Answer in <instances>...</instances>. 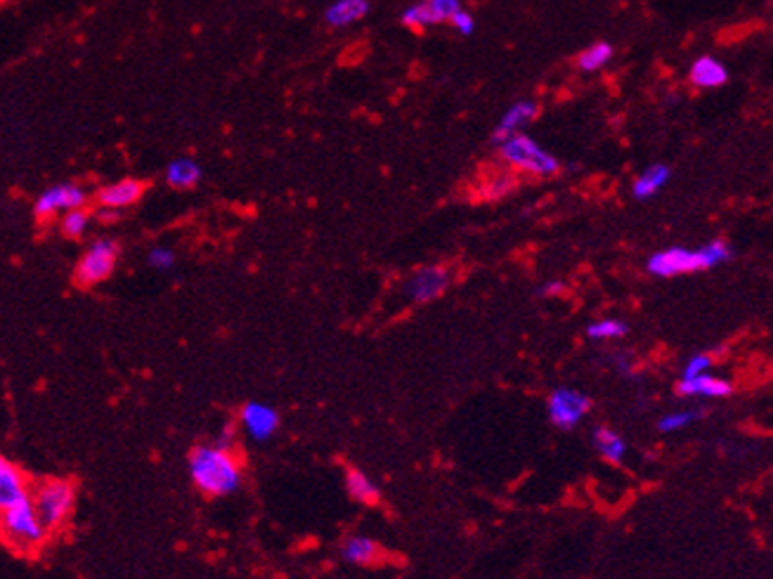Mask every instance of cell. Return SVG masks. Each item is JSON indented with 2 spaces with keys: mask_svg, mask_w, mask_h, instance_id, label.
<instances>
[{
  "mask_svg": "<svg viewBox=\"0 0 773 579\" xmlns=\"http://www.w3.org/2000/svg\"><path fill=\"white\" fill-rule=\"evenodd\" d=\"M187 471L192 485L211 499L235 494L244 480L242 459L235 450L221 448L216 442H204L192 450L187 457Z\"/></svg>",
  "mask_w": 773,
  "mask_h": 579,
  "instance_id": "cell-1",
  "label": "cell"
},
{
  "mask_svg": "<svg viewBox=\"0 0 773 579\" xmlns=\"http://www.w3.org/2000/svg\"><path fill=\"white\" fill-rule=\"evenodd\" d=\"M731 248L726 242L714 239L701 248H684L672 246L665 251H658L648 258V273L653 277H682L691 273H703V269H712L726 261H731Z\"/></svg>",
  "mask_w": 773,
  "mask_h": 579,
  "instance_id": "cell-2",
  "label": "cell"
},
{
  "mask_svg": "<svg viewBox=\"0 0 773 579\" xmlns=\"http://www.w3.org/2000/svg\"><path fill=\"white\" fill-rule=\"evenodd\" d=\"M50 532L38 518L31 494L19 499L10 509L0 511V542H6L19 556H33L48 542Z\"/></svg>",
  "mask_w": 773,
  "mask_h": 579,
  "instance_id": "cell-3",
  "label": "cell"
},
{
  "mask_svg": "<svg viewBox=\"0 0 773 579\" xmlns=\"http://www.w3.org/2000/svg\"><path fill=\"white\" fill-rule=\"evenodd\" d=\"M79 499V488L71 478H43L31 485V504L50 534L69 526Z\"/></svg>",
  "mask_w": 773,
  "mask_h": 579,
  "instance_id": "cell-4",
  "label": "cell"
},
{
  "mask_svg": "<svg viewBox=\"0 0 773 579\" xmlns=\"http://www.w3.org/2000/svg\"><path fill=\"white\" fill-rule=\"evenodd\" d=\"M497 149L501 154V159H505L509 166H513L518 170H528V173H532V176L551 178L560 170L558 159L539 147L526 133L511 135V138H507Z\"/></svg>",
  "mask_w": 773,
  "mask_h": 579,
  "instance_id": "cell-5",
  "label": "cell"
},
{
  "mask_svg": "<svg viewBox=\"0 0 773 579\" xmlns=\"http://www.w3.org/2000/svg\"><path fill=\"white\" fill-rule=\"evenodd\" d=\"M119 256H121L119 242H114L109 237L95 239L84 251V256L79 258V263H76L74 282L79 284V286H84V288L98 286V284L107 282L114 275L116 265H119Z\"/></svg>",
  "mask_w": 773,
  "mask_h": 579,
  "instance_id": "cell-6",
  "label": "cell"
},
{
  "mask_svg": "<svg viewBox=\"0 0 773 579\" xmlns=\"http://www.w3.org/2000/svg\"><path fill=\"white\" fill-rule=\"evenodd\" d=\"M88 202H90V195H88V189L84 185H79V183H57V185H50L48 189H43L41 195L36 197L33 216L41 223H48L52 218H60L62 214H67V210H71V208L88 206Z\"/></svg>",
  "mask_w": 773,
  "mask_h": 579,
  "instance_id": "cell-7",
  "label": "cell"
},
{
  "mask_svg": "<svg viewBox=\"0 0 773 579\" xmlns=\"http://www.w3.org/2000/svg\"><path fill=\"white\" fill-rule=\"evenodd\" d=\"M591 410V400L575 389H556L549 395V419L554 426L570 431Z\"/></svg>",
  "mask_w": 773,
  "mask_h": 579,
  "instance_id": "cell-8",
  "label": "cell"
},
{
  "mask_svg": "<svg viewBox=\"0 0 773 579\" xmlns=\"http://www.w3.org/2000/svg\"><path fill=\"white\" fill-rule=\"evenodd\" d=\"M239 426L251 440L265 442L280 429V412L265 402H246L239 410Z\"/></svg>",
  "mask_w": 773,
  "mask_h": 579,
  "instance_id": "cell-9",
  "label": "cell"
},
{
  "mask_svg": "<svg viewBox=\"0 0 773 579\" xmlns=\"http://www.w3.org/2000/svg\"><path fill=\"white\" fill-rule=\"evenodd\" d=\"M450 286V269L442 265L421 267L408 282V296L414 303H431L440 298Z\"/></svg>",
  "mask_w": 773,
  "mask_h": 579,
  "instance_id": "cell-10",
  "label": "cell"
},
{
  "mask_svg": "<svg viewBox=\"0 0 773 579\" xmlns=\"http://www.w3.org/2000/svg\"><path fill=\"white\" fill-rule=\"evenodd\" d=\"M33 482L29 480L27 471L14 463L10 457L0 454V511L10 509L19 499L31 494Z\"/></svg>",
  "mask_w": 773,
  "mask_h": 579,
  "instance_id": "cell-11",
  "label": "cell"
},
{
  "mask_svg": "<svg viewBox=\"0 0 773 579\" xmlns=\"http://www.w3.org/2000/svg\"><path fill=\"white\" fill-rule=\"evenodd\" d=\"M145 189H147V185L143 180L124 178V180H116V183L100 187L98 195H95V202H98L100 208L116 210V214H119V210L138 204L145 195Z\"/></svg>",
  "mask_w": 773,
  "mask_h": 579,
  "instance_id": "cell-12",
  "label": "cell"
},
{
  "mask_svg": "<svg viewBox=\"0 0 773 579\" xmlns=\"http://www.w3.org/2000/svg\"><path fill=\"white\" fill-rule=\"evenodd\" d=\"M539 116V102L535 100H520L516 105L509 107V111L501 116V121L497 124V128L492 130V147H499L507 138L516 133H524L535 119Z\"/></svg>",
  "mask_w": 773,
  "mask_h": 579,
  "instance_id": "cell-13",
  "label": "cell"
},
{
  "mask_svg": "<svg viewBox=\"0 0 773 579\" xmlns=\"http://www.w3.org/2000/svg\"><path fill=\"white\" fill-rule=\"evenodd\" d=\"M676 391L684 398H707V400H722L728 398L733 393L731 381L714 376V374H698L691 379H682L679 385H676Z\"/></svg>",
  "mask_w": 773,
  "mask_h": 579,
  "instance_id": "cell-14",
  "label": "cell"
},
{
  "mask_svg": "<svg viewBox=\"0 0 773 579\" xmlns=\"http://www.w3.org/2000/svg\"><path fill=\"white\" fill-rule=\"evenodd\" d=\"M164 178H166V185L173 187V189H195L202 178H204V168L197 159H192V157H178V159H173L168 166H166V173H164Z\"/></svg>",
  "mask_w": 773,
  "mask_h": 579,
  "instance_id": "cell-15",
  "label": "cell"
},
{
  "mask_svg": "<svg viewBox=\"0 0 773 579\" xmlns=\"http://www.w3.org/2000/svg\"><path fill=\"white\" fill-rule=\"evenodd\" d=\"M370 0H336V3L324 10V19L326 24L334 29H345L362 22V19L370 14Z\"/></svg>",
  "mask_w": 773,
  "mask_h": 579,
  "instance_id": "cell-16",
  "label": "cell"
},
{
  "mask_svg": "<svg viewBox=\"0 0 773 579\" xmlns=\"http://www.w3.org/2000/svg\"><path fill=\"white\" fill-rule=\"evenodd\" d=\"M688 79L698 88H722L728 81V69L712 55H701L698 60L691 65Z\"/></svg>",
  "mask_w": 773,
  "mask_h": 579,
  "instance_id": "cell-17",
  "label": "cell"
},
{
  "mask_svg": "<svg viewBox=\"0 0 773 579\" xmlns=\"http://www.w3.org/2000/svg\"><path fill=\"white\" fill-rule=\"evenodd\" d=\"M341 556H343V561L353 563V566H372L383 556V551L374 542V539L355 534V537L345 539L343 547H341Z\"/></svg>",
  "mask_w": 773,
  "mask_h": 579,
  "instance_id": "cell-18",
  "label": "cell"
},
{
  "mask_svg": "<svg viewBox=\"0 0 773 579\" xmlns=\"http://www.w3.org/2000/svg\"><path fill=\"white\" fill-rule=\"evenodd\" d=\"M669 178H672L669 166H665V164H653V166H648V168L642 173V176L634 180V187H632L634 197L639 199V202L653 199V197L658 195V192L669 183Z\"/></svg>",
  "mask_w": 773,
  "mask_h": 579,
  "instance_id": "cell-19",
  "label": "cell"
},
{
  "mask_svg": "<svg viewBox=\"0 0 773 579\" xmlns=\"http://www.w3.org/2000/svg\"><path fill=\"white\" fill-rule=\"evenodd\" d=\"M345 490L348 494H351L355 501H360V504L364 507H374L381 501V490L376 482L362 473L360 469H348L345 473Z\"/></svg>",
  "mask_w": 773,
  "mask_h": 579,
  "instance_id": "cell-20",
  "label": "cell"
},
{
  "mask_svg": "<svg viewBox=\"0 0 773 579\" xmlns=\"http://www.w3.org/2000/svg\"><path fill=\"white\" fill-rule=\"evenodd\" d=\"M594 448L608 463H617V467H620L627 457L625 438L620 433H615L613 429H606V426L594 431Z\"/></svg>",
  "mask_w": 773,
  "mask_h": 579,
  "instance_id": "cell-21",
  "label": "cell"
},
{
  "mask_svg": "<svg viewBox=\"0 0 773 579\" xmlns=\"http://www.w3.org/2000/svg\"><path fill=\"white\" fill-rule=\"evenodd\" d=\"M90 223H92V214L88 210V206L71 208L60 216V232L67 239H81L90 229Z\"/></svg>",
  "mask_w": 773,
  "mask_h": 579,
  "instance_id": "cell-22",
  "label": "cell"
},
{
  "mask_svg": "<svg viewBox=\"0 0 773 579\" xmlns=\"http://www.w3.org/2000/svg\"><path fill=\"white\" fill-rule=\"evenodd\" d=\"M613 46L606 43V41H598L594 46H589L587 50L579 52L577 57V67L583 69L585 73H591V71H598V69H604L610 60H613Z\"/></svg>",
  "mask_w": 773,
  "mask_h": 579,
  "instance_id": "cell-23",
  "label": "cell"
},
{
  "mask_svg": "<svg viewBox=\"0 0 773 579\" xmlns=\"http://www.w3.org/2000/svg\"><path fill=\"white\" fill-rule=\"evenodd\" d=\"M402 19V24H408V27H433V24H440V17L436 14L433 6L429 3V0H421V3H414L410 6L408 10H404L400 14Z\"/></svg>",
  "mask_w": 773,
  "mask_h": 579,
  "instance_id": "cell-24",
  "label": "cell"
},
{
  "mask_svg": "<svg viewBox=\"0 0 773 579\" xmlns=\"http://www.w3.org/2000/svg\"><path fill=\"white\" fill-rule=\"evenodd\" d=\"M627 332H629V326H627L623 320H613V317H606V320L591 322V324L587 326V336H589L591 341H613V338H623Z\"/></svg>",
  "mask_w": 773,
  "mask_h": 579,
  "instance_id": "cell-25",
  "label": "cell"
},
{
  "mask_svg": "<svg viewBox=\"0 0 773 579\" xmlns=\"http://www.w3.org/2000/svg\"><path fill=\"white\" fill-rule=\"evenodd\" d=\"M701 414L698 412H691V410H682V412H669L661 419L658 423V429L663 433H674V431H684L686 426H691L693 421H698Z\"/></svg>",
  "mask_w": 773,
  "mask_h": 579,
  "instance_id": "cell-26",
  "label": "cell"
},
{
  "mask_svg": "<svg viewBox=\"0 0 773 579\" xmlns=\"http://www.w3.org/2000/svg\"><path fill=\"white\" fill-rule=\"evenodd\" d=\"M147 263H149V267L166 273V269L176 265V251L168 248V246H154L147 254Z\"/></svg>",
  "mask_w": 773,
  "mask_h": 579,
  "instance_id": "cell-27",
  "label": "cell"
},
{
  "mask_svg": "<svg viewBox=\"0 0 773 579\" xmlns=\"http://www.w3.org/2000/svg\"><path fill=\"white\" fill-rule=\"evenodd\" d=\"M511 189H513V178L509 176V173H501V176L492 178L486 187H482V195H486V199H501L505 195H509Z\"/></svg>",
  "mask_w": 773,
  "mask_h": 579,
  "instance_id": "cell-28",
  "label": "cell"
},
{
  "mask_svg": "<svg viewBox=\"0 0 773 579\" xmlns=\"http://www.w3.org/2000/svg\"><path fill=\"white\" fill-rule=\"evenodd\" d=\"M712 364H714V357L710 353H695L686 366H684V374L682 379H691V376H698V374H705L707 370H712Z\"/></svg>",
  "mask_w": 773,
  "mask_h": 579,
  "instance_id": "cell-29",
  "label": "cell"
},
{
  "mask_svg": "<svg viewBox=\"0 0 773 579\" xmlns=\"http://www.w3.org/2000/svg\"><path fill=\"white\" fill-rule=\"evenodd\" d=\"M450 22H452V27L461 33V36H471L473 31H476V19H473V14L471 12H467V10H457L452 17H450Z\"/></svg>",
  "mask_w": 773,
  "mask_h": 579,
  "instance_id": "cell-30",
  "label": "cell"
},
{
  "mask_svg": "<svg viewBox=\"0 0 773 579\" xmlns=\"http://www.w3.org/2000/svg\"><path fill=\"white\" fill-rule=\"evenodd\" d=\"M433 6L436 14L440 17V22H450V17L461 10V0H429Z\"/></svg>",
  "mask_w": 773,
  "mask_h": 579,
  "instance_id": "cell-31",
  "label": "cell"
},
{
  "mask_svg": "<svg viewBox=\"0 0 773 579\" xmlns=\"http://www.w3.org/2000/svg\"><path fill=\"white\" fill-rule=\"evenodd\" d=\"M214 442H216V445H221V448L235 450V429H232V426L223 429V433H221V435H218Z\"/></svg>",
  "mask_w": 773,
  "mask_h": 579,
  "instance_id": "cell-32",
  "label": "cell"
},
{
  "mask_svg": "<svg viewBox=\"0 0 773 579\" xmlns=\"http://www.w3.org/2000/svg\"><path fill=\"white\" fill-rule=\"evenodd\" d=\"M564 282H547L542 288H539V296H558L564 292Z\"/></svg>",
  "mask_w": 773,
  "mask_h": 579,
  "instance_id": "cell-33",
  "label": "cell"
}]
</instances>
